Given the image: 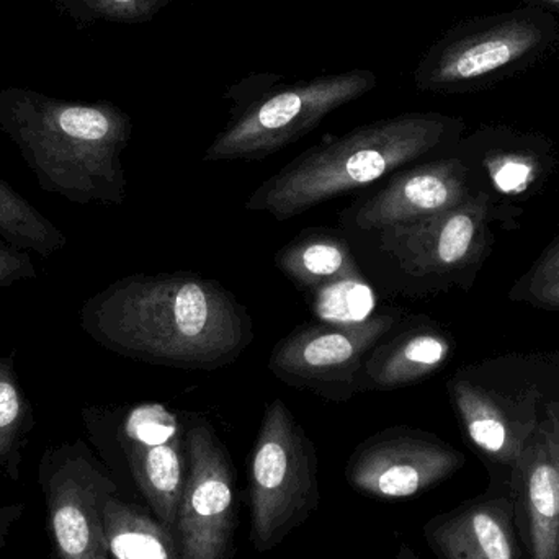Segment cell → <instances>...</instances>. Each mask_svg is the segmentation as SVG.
<instances>
[{"mask_svg":"<svg viewBox=\"0 0 559 559\" xmlns=\"http://www.w3.org/2000/svg\"><path fill=\"white\" fill-rule=\"evenodd\" d=\"M79 321L111 354L186 371L228 367L255 338L246 306L222 283L192 272L115 280L82 305Z\"/></svg>","mask_w":559,"mask_h":559,"instance_id":"1","label":"cell"},{"mask_svg":"<svg viewBox=\"0 0 559 559\" xmlns=\"http://www.w3.org/2000/svg\"><path fill=\"white\" fill-rule=\"evenodd\" d=\"M0 131L43 192L75 205L127 202L123 153L133 121L118 105L69 102L32 88L7 87L0 91Z\"/></svg>","mask_w":559,"mask_h":559,"instance_id":"2","label":"cell"},{"mask_svg":"<svg viewBox=\"0 0 559 559\" xmlns=\"http://www.w3.org/2000/svg\"><path fill=\"white\" fill-rule=\"evenodd\" d=\"M463 130L462 118L436 111L361 124L298 154L249 195L245 209L267 213L277 222L296 218L404 167L452 153Z\"/></svg>","mask_w":559,"mask_h":559,"instance_id":"3","label":"cell"},{"mask_svg":"<svg viewBox=\"0 0 559 559\" xmlns=\"http://www.w3.org/2000/svg\"><path fill=\"white\" fill-rule=\"evenodd\" d=\"M491 197L476 190L449 212L423 222L347 236L365 277L388 296L423 298L466 286L489 241Z\"/></svg>","mask_w":559,"mask_h":559,"instance_id":"4","label":"cell"},{"mask_svg":"<svg viewBox=\"0 0 559 559\" xmlns=\"http://www.w3.org/2000/svg\"><path fill=\"white\" fill-rule=\"evenodd\" d=\"M559 45V22L537 7L476 16L447 29L417 62L414 85L430 94L478 91L540 64Z\"/></svg>","mask_w":559,"mask_h":559,"instance_id":"5","label":"cell"},{"mask_svg":"<svg viewBox=\"0 0 559 559\" xmlns=\"http://www.w3.org/2000/svg\"><path fill=\"white\" fill-rule=\"evenodd\" d=\"M262 85L229 92L231 120L203 154V163L262 160L301 140L328 115L373 91L377 74L354 69L283 84L277 75H261Z\"/></svg>","mask_w":559,"mask_h":559,"instance_id":"6","label":"cell"},{"mask_svg":"<svg viewBox=\"0 0 559 559\" xmlns=\"http://www.w3.org/2000/svg\"><path fill=\"white\" fill-rule=\"evenodd\" d=\"M82 423L102 462L123 466L154 518L174 532L187 481L182 416L156 401L85 406Z\"/></svg>","mask_w":559,"mask_h":559,"instance_id":"7","label":"cell"},{"mask_svg":"<svg viewBox=\"0 0 559 559\" xmlns=\"http://www.w3.org/2000/svg\"><path fill=\"white\" fill-rule=\"evenodd\" d=\"M248 499L259 554L283 544L321 502L318 450L280 397L265 404L249 460Z\"/></svg>","mask_w":559,"mask_h":559,"instance_id":"8","label":"cell"},{"mask_svg":"<svg viewBox=\"0 0 559 559\" xmlns=\"http://www.w3.org/2000/svg\"><path fill=\"white\" fill-rule=\"evenodd\" d=\"M46 531L55 559H111L104 506L117 479L84 440L46 447L38 463Z\"/></svg>","mask_w":559,"mask_h":559,"instance_id":"9","label":"cell"},{"mask_svg":"<svg viewBox=\"0 0 559 559\" xmlns=\"http://www.w3.org/2000/svg\"><path fill=\"white\" fill-rule=\"evenodd\" d=\"M187 481L174 535L180 559H233L236 528L235 466L228 449L200 414H182Z\"/></svg>","mask_w":559,"mask_h":559,"instance_id":"10","label":"cell"},{"mask_svg":"<svg viewBox=\"0 0 559 559\" xmlns=\"http://www.w3.org/2000/svg\"><path fill=\"white\" fill-rule=\"evenodd\" d=\"M403 316L388 308L357 325H298L272 348L269 370L286 386L345 403L358 394L365 358Z\"/></svg>","mask_w":559,"mask_h":559,"instance_id":"11","label":"cell"},{"mask_svg":"<svg viewBox=\"0 0 559 559\" xmlns=\"http://www.w3.org/2000/svg\"><path fill=\"white\" fill-rule=\"evenodd\" d=\"M466 456L436 433L396 426L358 443L345 465L355 492L381 501L417 498L465 466Z\"/></svg>","mask_w":559,"mask_h":559,"instance_id":"12","label":"cell"},{"mask_svg":"<svg viewBox=\"0 0 559 559\" xmlns=\"http://www.w3.org/2000/svg\"><path fill=\"white\" fill-rule=\"evenodd\" d=\"M472 166L459 154L420 160L361 190L338 213L341 231H373L432 218L476 192Z\"/></svg>","mask_w":559,"mask_h":559,"instance_id":"13","label":"cell"},{"mask_svg":"<svg viewBox=\"0 0 559 559\" xmlns=\"http://www.w3.org/2000/svg\"><path fill=\"white\" fill-rule=\"evenodd\" d=\"M449 394L466 442L485 463L489 483L511 485L522 453L540 426L537 396H501L459 374L449 381Z\"/></svg>","mask_w":559,"mask_h":559,"instance_id":"14","label":"cell"},{"mask_svg":"<svg viewBox=\"0 0 559 559\" xmlns=\"http://www.w3.org/2000/svg\"><path fill=\"white\" fill-rule=\"evenodd\" d=\"M424 540L439 559H521L511 485L489 483L463 504L424 524Z\"/></svg>","mask_w":559,"mask_h":559,"instance_id":"15","label":"cell"},{"mask_svg":"<svg viewBox=\"0 0 559 559\" xmlns=\"http://www.w3.org/2000/svg\"><path fill=\"white\" fill-rule=\"evenodd\" d=\"M511 492L521 559H559V466L542 426L522 453Z\"/></svg>","mask_w":559,"mask_h":559,"instance_id":"16","label":"cell"},{"mask_svg":"<svg viewBox=\"0 0 559 559\" xmlns=\"http://www.w3.org/2000/svg\"><path fill=\"white\" fill-rule=\"evenodd\" d=\"M452 352V337L436 322L403 316L365 358L358 393L394 391L420 383L436 374Z\"/></svg>","mask_w":559,"mask_h":559,"instance_id":"17","label":"cell"},{"mask_svg":"<svg viewBox=\"0 0 559 559\" xmlns=\"http://www.w3.org/2000/svg\"><path fill=\"white\" fill-rule=\"evenodd\" d=\"M275 265L306 295L337 280L364 274L347 236L331 228L302 229L277 251Z\"/></svg>","mask_w":559,"mask_h":559,"instance_id":"18","label":"cell"},{"mask_svg":"<svg viewBox=\"0 0 559 559\" xmlns=\"http://www.w3.org/2000/svg\"><path fill=\"white\" fill-rule=\"evenodd\" d=\"M104 528L111 559H180L174 532L120 492L105 502Z\"/></svg>","mask_w":559,"mask_h":559,"instance_id":"19","label":"cell"},{"mask_svg":"<svg viewBox=\"0 0 559 559\" xmlns=\"http://www.w3.org/2000/svg\"><path fill=\"white\" fill-rule=\"evenodd\" d=\"M35 427V411L16 373L15 355L0 345V472L12 481H20L23 453Z\"/></svg>","mask_w":559,"mask_h":559,"instance_id":"20","label":"cell"},{"mask_svg":"<svg viewBox=\"0 0 559 559\" xmlns=\"http://www.w3.org/2000/svg\"><path fill=\"white\" fill-rule=\"evenodd\" d=\"M0 239L45 259L58 254L68 246V236L2 177Z\"/></svg>","mask_w":559,"mask_h":559,"instance_id":"21","label":"cell"},{"mask_svg":"<svg viewBox=\"0 0 559 559\" xmlns=\"http://www.w3.org/2000/svg\"><path fill=\"white\" fill-rule=\"evenodd\" d=\"M312 314L322 324L357 325L377 308V295L364 274L337 280L309 293Z\"/></svg>","mask_w":559,"mask_h":559,"instance_id":"22","label":"cell"},{"mask_svg":"<svg viewBox=\"0 0 559 559\" xmlns=\"http://www.w3.org/2000/svg\"><path fill=\"white\" fill-rule=\"evenodd\" d=\"M56 9L74 20L78 25L97 22L136 23L150 22L170 0H51Z\"/></svg>","mask_w":559,"mask_h":559,"instance_id":"23","label":"cell"},{"mask_svg":"<svg viewBox=\"0 0 559 559\" xmlns=\"http://www.w3.org/2000/svg\"><path fill=\"white\" fill-rule=\"evenodd\" d=\"M511 298L537 308L559 309V236L545 249L534 267L519 280Z\"/></svg>","mask_w":559,"mask_h":559,"instance_id":"24","label":"cell"},{"mask_svg":"<svg viewBox=\"0 0 559 559\" xmlns=\"http://www.w3.org/2000/svg\"><path fill=\"white\" fill-rule=\"evenodd\" d=\"M38 278L35 262L28 251L0 239V288H10Z\"/></svg>","mask_w":559,"mask_h":559,"instance_id":"25","label":"cell"},{"mask_svg":"<svg viewBox=\"0 0 559 559\" xmlns=\"http://www.w3.org/2000/svg\"><path fill=\"white\" fill-rule=\"evenodd\" d=\"M25 511L26 506L23 502L0 506V559H3L2 551L5 550L12 528L19 524Z\"/></svg>","mask_w":559,"mask_h":559,"instance_id":"26","label":"cell"},{"mask_svg":"<svg viewBox=\"0 0 559 559\" xmlns=\"http://www.w3.org/2000/svg\"><path fill=\"white\" fill-rule=\"evenodd\" d=\"M540 426L559 466V413L554 403L548 404L547 416L542 419Z\"/></svg>","mask_w":559,"mask_h":559,"instance_id":"27","label":"cell"},{"mask_svg":"<svg viewBox=\"0 0 559 559\" xmlns=\"http://www.w3.org/2000/svg\"><path fill=\"white\" fill-rule=\"evenodd\" d=\"M527 7L547 10V12L559 13V0H521Z\"/></svg>","mask_w":559,"mask_h":559,"instance_id":"28","label":"cell"},{"mask_svg":"<svg viewBox=\"0 0 559 559\" xmlns=\"http://www.w3.org/2000/svg\"><path fill=\"white\" fill-rule=\"evenodd\" d=\"M393 559H423L413 548L407 547L406 544H401L400 548L396 550V555H394Z\"/></svg>","mask_w":559,"mask_h":559,"instance_id":"29","label":"cell"},{"mask_svg":"<svg viewBox=\"0 0 559 559\" xmlns=\"http://www.w3.org/2000/svg\"><path fill=\"white\" fill-rule=\"evenodd\" d=\"M554 404H555V407H557L558 413H559V403H554Z\"/></svg>","mask_w":559,"mask_h":559,"instance_id":"30","label":"cell"},{"mask_svg":"<svg viewBox=\"0 0 559 559\" xmlns=\"http://www.w3.org/2000/svg\"><path fill=\"white\" fill-rule=\"evenodd\" d=\"M558 91H559V74H558Z\"/></svg>","mask_w":559,"mask_h":559,"instance_id":"31","label":"cell"}]
</instances>
